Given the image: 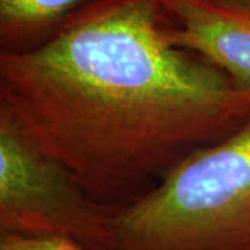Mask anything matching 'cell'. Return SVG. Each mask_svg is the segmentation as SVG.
I'll use <instances>...</instances> for the list:
<instances>
[{"label": "cell", "mask_w": 250, "mask_h": 250, "mask_svg": "<svg viewBox=\"0 0 250 250\" xmlns=\"http://www.w3.org/2000/svg\"><path fill=\"white\" fill-rule=\"evenodd\" d=\"M214 4H220V6H225V7H231V9L241 10V11H246L250 13V0H206Z\"/></svg>", "instance_id": "cell-7"}, {"label": "cell", "mask_w": 250, "mask_h": 250, "mask_svg": "<svg viewBox=\"0 0 250 250\" xmlns=\"http://www.w3.org/2000/svg\"><path fill=\"white\" fill-rule=\"evenodd\" d=\"M160 0H96L0 53V103L99 205L120 210L250 121V89L171 45Z\"/></svg>", "instance_id": "cell-1"}, {"label": "cell", "mask_w": 250, "mask_h": 250, "mask_svg": "<svg viewBox=\"0 0 250 250\" xmlns=\"http://www.w3.org/2000/svg\"><path fill=\"white\" fill-rule=\"evenodd\" d=\"M114 210L99 205L24 134L0 103V231L62 235L116 250Z\"/></svg>", "instance_id": "cell-3"}, {"label": "cell", "mask_w": 250, "mask_h": 250, "mask_svg": "<svg viewBox=\"0 0 250 250\" xmlns=\"http://www.w3.org/2000/svg\"><path fill=\"white\" fill-rule=\"evenodd\" d=\"M171 45L196 54L250 89V13L206 0H160Z\"/></svg>", "instance_id": "cell-4"}, {"label": "cell", "mask_w": 250, "mask_h": 250, "mask_svg": "<svg viewBox=\"0 0 250 250\" xmlns=\"http://www.w3.org/2000/svg\"><path fill=\"white\" fill-rule=\"evenodd\" d=\"M96 0H0V53L35 50Z\"/></svg>", "instance_id": "cell-5"}, {"label": "cell", "mask_w": 250, "mask_h": 250, "mask_svg": "<svg viewBox=\"0 0 250 250\" xmlns=\"http://www.w3.org/2000/svg\"><path fill=\"white\" fill-rule=\"evenodd\" d=\"M0 250H96L62 235H21L0 231Z\"/></svg>", "instance_id": "cell-6"}, {"label": "cell", "mask_w": 250, "mask_h": 250, "mask_svg": "<svg viewBox=\"0 0 250 250\" xmlns=\"http://www.w3.org/2000/svg\"><path fill=\"white\" fill-rule=\"evenodd\" d=\"M116 250H250V121L113 215Z\"/></svg>", "instance_id": "cell-2"}]
</instances>
